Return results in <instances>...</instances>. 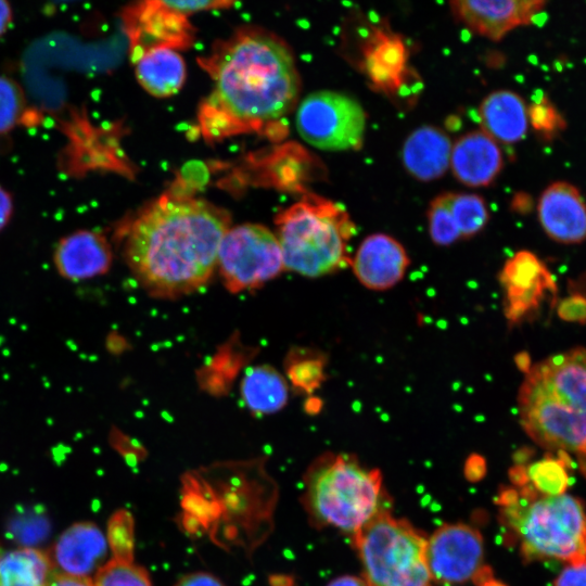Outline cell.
Masks as SVG:
<instances>
[{"mask_svg": "<svg viewBox=\"0 0 586 586\" xmlns=\"http://www.w3.org/2000/svg\"><path fill=\"white\" fill-rule=\"evenodd\" d=\"M327 356L311 347H294L285 357L286 381L297 392L311 395L327 379Z\"/></svg>", "mask_w": 586, "mask_h": 586, "instance_id": "obj_25", "label": "cell"}, {"mask_svg": "<svg viewBox=\"0 0 586 586\" xmlns=\"http://www.w3.org/2000/svg\"><path fill=\"white\" fill-rule=\"evenodd\" d=\"M553 586H586V564L566 565L556 578Z\"/></svg>", "mask_w": 586, "mask_h": 586, "instance_id": "obj_35", "label": "cell"}, {"mask_svg": "<svg viewBox=\"0 0 586 586\" xmlns=\"http://www.w3.org/2000/svg\"><path fill=\"white\" fill-rule=\"evenodd\" d=\"M524 203L530 205V198L526 194L520 193L513 200V208L519 212H524V209H528V207H526Z\"/></svg>", "mask_w": 586, "mask_h": 586, "instance_id": "obj_41", "label": "cell"}, {"mask_svg": "<svg viewBox=\"0 0 586 586\" xmlns=\"http://www.w3.org/2000/svg\"><path fill=\"white\" fill-rule=\"evenodd\" d=\"M366 113L354 98L330 90L308 94L296 112V128L309 144L327 151L359 150Z\"/></svg>", "mask_w": 586, "mask_h": 586, "instance_id": "obj_9", "label": "cell"}, {"mask_svg": "<svg viewBox=\"0 0 586 586\" xmlns=\"http://www.w3.org/2000/svg\"><path fill=\"white\" fill-rule=\"evenodd\" d=\"M136 15L142 31L156 47H181L190 39L189 23L177 1H151L137 9ZM155 48V47H154Z\"/></svg>", "mask_w": 586, "mask_h": 586, "instance_id": "obj_23", "label": "cell"}, {"mask_svg": "<svg viewBox=\"0 0 586 586\" xmlns=\"http://www.w3.org/2000/svg\"><path fill=\"white\" fill-rule=\"evenodd\" d=\"M51 523L41 507L14 512L7 524L10 538L25 548L40 545L50 535Z\"/></svg>", "mask_w": 586, "mask_h": 586, "instance_id": "obj_26", "label": "cell"}, {"mask_svg": "<svg viewBox=\"0 0 586 586\" xmlns=\"http://www.w3.org/2000/svg\"><path fill=\"white\" fill-rule=\"evenodd\" d=\"M93 586H152L148 572L133 561L111 559L100 566Z\"/></svg>", "mask_w": 586, "mask_h": 586, "instance_id": "obj_29", "label": "cell"}, {"mask_svg": "<svg viewBox=\"0 0 586 586\" xmlns=\"http://www.w3.org/2000/svg\"><path fill=\"white\" fill-rule=\"evenodd\" d=\"M482 586H502V585L486 579L485 582L482 583Z\"/></svg>", "mask_w": 586, "mask_h": 586, "instance_id": "obj_43", "label": "cell"}, {"mask_svg": "<svg viewBox=\"0 0 586 586\" xmlns=\"http://www.w3.org/2000/svg\"><path fill=\"white\" fill-rule=\"evenodd\" d=\"M53 569L42 550L8 549L0 544V586H48Z\"/></svg>", "mask_w": 586, "mask_h": 586, "instance_id": "obj_24", "label": "cell"}, {"mask_svg": "<svg viewBox=\"0 0 586 586\" xmlns=\"http://www.w3.org/2000/svg\"><path fill=\"white\" fill-rule=\"evenodd\" d=\"M112 260V249L106 238L85 229L63 237L53 254L56 271L69 281L103 276L110 270Z\"/></svg>", "mask_w": 586, "mask_h": 586, "instance_id": "obj_16", "label": "cell"}, {"mask_svg": "<svg viewBox=\"0 0 586 586\" xmlns=\"http://www.w3.org/2000/svg\"><path fill=\"white\" fill-rule=\"evenodd\" d=\"M13 214V199L0 184V231L9 224Z\"/></svg>", "mask_w": 586, "mask_h": 586, "instance_id": "obj_37", "label": "cell"}, {"mask_svg": "<svg viewBox=\"0 0 586 586\" xmlns=\"http://www.w3.org/2000/svg\"><path fill=\"white\" fill-rule=\"evenodd\" d=\"M532 127L546 138H551L565 126L564 119L546 97H542L527 109Z\"/></svg>", "mask_w": 586, "mask_h": 586, "instance_id": "obj_34", "label": "cell"}, {"mask_svg": "<svg viewBox=\"0 0 586 586\" xmlns=\"http://www.w3.org/2000/svg\"><path fill=\"white\" fill-rule=\"evenodd\" d=\"M500 518L531 560L557 559L568 565L586 564V510L569 494L545 495L531 484L499 495Z\"/></svg>", "mask_w": 586, "mask_h": 586, "instance_id": "obj_4", "label": "cell"}, {"mask_svg": "<svg viewBox=\"0 0 586 586\" xmlns=\"http://www.w3.org/2000/svg\"><path fill=\"white\" fill-rule=\"evenodd\" d=\"M449 208L461 238L474 237L488 221L486 203L477 194L449 192Z\"/></svg>", "mask_w": 586, "mask_h": 586, "instance_id": "obj_27", "label": "cell"}, {"mask_svg": "<svg viewBox=\"0 0 586 586\" xmlns=\"http://www.w3.org/2000/svg\"><path fill=\"white\" fill-rule=\"evenodd\" d=\"M13 12L9 2L0 0V37L8 30L12 23Z\"/></svg>", "mask_w": 586, "mask_h": 586, "instance_id": "obj_39", "label": "cell"}, {"mask_svg": "<svg viewBox=\"0 0 586 586\" xmlns=\"http://www.w3.org/2000/svg\"><path fill=\"white\" fill-rule=\"evenodd\" d=\"M216 268L225 288L233 294L259 289L285 269L277 237L255 224L227 230L219 244Z\"/></svg>", "mask_w": 586, "mask_h": 586, "instance_id": "obj_8", "label": "cell"}, {"mask_svg": "<svg viewBox=\"0 0 586 586\" xmlns=\"http://www.w3.org/2000/svg\"><path fill=\"white\" fill-rule=\"evenodd\" d=\"M454 16L473 33L499 40L512 29L528 25L546 2L540 0H456Z\"/></svg>", "mask_w": 586, "mask_h": 586, "instance_id": "obj_13", "label": "cell"}, {"mask_svg": "<svg viewBox=\"0 0 586 586\" xmlns=\"http://www.w3.org/2000/svg\"><path fill=\"white\" fill-rule=\"evenodd\" d=\"M174 586H225L215 575L206 572H196L182 576Z\"/></svg>", "mask_w": 586, "mask_h": 586, "instance_id": "obj_36", "label": "cell"}, {"mask_svg": "<svg viewBox=\"0 0 586 586\" xmlns=\"http://www.w3.org/2000/svg\"><path fill=\"white\" fill-rule=\"evenodd\" d=\"M247 349V347L240 346L238 340L229 341L218 349L216 355L211 359L209 365L207 364L208 366L203 368L199 380L220 371L221 373L212 393L215 395L225 394L229 384L225 372H232L233 375L237 374L239 368L242 366L244 352Z\"/></svg>", "mask_w": 586, "mask_h": 586, "instance_id": "obj_30", "label": "cell"}, {"mask_svg": "<svg viewBox=\"0 0 586 586\" xmlns=\"http://www.w3.org/2000/svg\"><path fill=\"white\" fill-rule=\"evenodd\" d=\"M577 459H578V463H579V469H581L582 473L586 476V450L583 451L582 454H579L577 456Z\"/></svg>", "mask_w": 586, "mask_h": 586, "instance_id": "obj_42", "label": "cell"}, {"mask_svg": "<svg viewBox=\"0 0 586 586\" xmlns=\"http://www.w3.org/2000/svg\"><path fill=\"white\" fill-rule=\"evenodd\" d=\"M140 85L153 95L167 97L182 86L186 67L182 58L173 49L155 47L143 52L136 65Z\"/></svg>", "mask_w": 586, "mask_h": 586, "instance_id": "obj_21", "label": "cell"}, {"mask_svg": "<svg viewBox=\"0 0 586 586\" xmlns=\"http://www.w3.org/2000/svg\"><path fill=\"white\" fill-rule=\"evenodd\" d=\"M425 558L433 581L462 584L486 577L479 531L463 523L444 524L426 538Z\"/></svg>", "mask_w": 586, "mask_h": 586, "instance_id": "obj_10", "label": "cell"}, {"mask_svg": "<svg viewBox=\"0 0 586 586\" xmlns=\"http://www.w3.org/2000/svg\"><path fill=\"white\" fill-rule=\"evenodd\" d=\"M275 224L285 269L318 278L351 267L347 246L356 225L340 203L307 193Z\"/></svg>", "mask_w": 586, "mask_h": 586, "instance_id": "obj_5", "label": "cell"}, {"mask_svg": "<svg viewBox=\"0 0 586 586\" xmlns=\"http://www.w3.org/2000/svg\"><path fill=\"white\" fill-rule=\"evenodd\" d=\"M133 519L126 510L114 512L107 524V545L113 552V559L133 561Z\"/></svg>", "mask_w": 586, "mask_h": 586, "instance_id": "obj_32", "label": "cell"}, {"mask_svg": "<svg viewBox=\"0 0 586 586\" xmlns=\"http://www.w3.org/2000/svg\"><path fill=\"white\" fill-rule=\"evenodd\" d=\"M483 131L495 141L514 143L527 131V107L523 99L509 90L489 93L479 109Z\"/></svg>", "mask_w": 586, "mask_h": 586, "instance_id": "obj_20", "label": "cell"}, {"mask_svg": "<svg viewBox=\"0 0 586 586\" xmlns=\"http://www.w3.org/2000/svg\"><path fill=\"white\" fill-rule=\"evenodd\" d=\"M215 89L201 120L213 133L259 129L280 119L296 101L300 78L288 48L256 33L237 36L212 65ZM225 131V132H226Z\"/></svg>", "mask_w": 586, "mask_h": 586, "instance_id": "obj_2", "label": "cell"}, {"mask_svg": "<svg viewBox=\"0 0 586 586\" xmlns=\"http://www.w3.org/2000/svg\"><path fill=\"white\" fill-rule=\"evenodd\" d=\"M428 221L430 237L437 245L447 246L461 238L449 208V192L440 194L431 202Z\"/></svg>", "mask_w": 586, "mask_h": 586, "instance_id": "obj_31", "label": "cell"}, {"mask_svg": "<svg viewBox=\"0 0 586 586\" xmlns=\"http://www.w3.org/2000/svg\"><path fill=\"white\" fill-rule=\"evenodd\" d=\"M409 263L402 243L385 233H374L362 240L351 267L365 288L385 291L405 277Z\"/></svg>", "mask_w": 586, "mask_h": 586, "instance_id": "obj_14", "label": "cell"}, {"mask_svg": "<svg viewBox=\"0 0 586 586\" xmlns=\"http://www.w3.org/2000/svg\"><path fill=\"white\" fill-rule=\"evenodd\" d=\"M359 66L374 91L387 97L405 95L416 87L408 67L409 52L403 38L383 27H372L360 47Z\"/></svg>", "mask_w": 586, "mask_h": 586, "instance_id": "obj_11", "label": "cell"}, {"mask_svg": "<svg viewBox=\"0 0 586 586\" xmlns=\"http://www.w3.org/2000/svg\"><path fill=\"white\" fill-rule=\"evenodd\" d=\"M107 540L91 522H79L64 531L52 549V564L60 574L87 577L103 561Z\"/></svg>", "mask_w": 586, "mask_h": 586, "instance_id": "obj_17", "label": "cell"}, {"mask_svg": "<svg viewBox=\"0 0 586 586\" xmlns=\"http://www.w3.org/2000/svg\"><path fill=\"white\" fill-rule=\"evenodd\" d=\"M537 212L543 229L555 241L586 240V203L574 186L563 181L548 186L539 198Z\"/></svg>", "mask_w": 586, "mask_h": 586, "instance_id": "obj_15", "label": "cell"}, {"mask_svg": "<svg viewBox=\"0 0 586 586\" xmlns=\"http://www.w3.org/2000/svg\"><path fill=\"white\" fill-rule=\"evenodd\" d=\"M382 474L356 458L326 453L304 475L303 505L317 527L331 526L355 535L380 510Z\"/></svg>", "mask_w": 586, "mask_h": 586, "instance_id": "obj_6", "label": "cell"}, {"mask_svg": "<svg viewBox=\"0 0 586 586\" xmlns=\"http://www.w3.org/2000/svg\"><path fill=\"white\" fill-rule=\"evenodd\" d=\"M21 86L10 77L0 75V135L11 131L25 109Z\"/></svg>", "mask_w": 586, "mask_h": 586, "instance_id": "obj_33", "label": "cell"}, {"mask_svg": "<svg viewBox=\"0 0 586 586\" xmlns=\"http://www.w3.org/2000/svg\"><path fill=\"white\" fill-rule=\"evenodd\" d=\"M499 281L505 293V317L511 324L528 319L555 286L545 265L528 251H519L506 262Z\"/></svg>", "mask_w": 586, "mask_h": 586, "instance_id": "obj_12", "label": "cell"}, {"mask_svg": "<svg viewBox=\"0 0 586 586\" xmlns=\"http://www.w3.org/2000/svg\"><path fill=\"white\" fill-rule=\"evenodd\" d=\"M564 453H559L558 458H545L531 464L525 477H528L530 484L539 493L545 495L563 494L566 487Z\"/></svg>", "mask_w": 586, "mask_h": 586, "instance_id": "obj_28", "label": "cell"}, {"mask_svg": "<svg viewBox=\"0 0 586 586\" xmlns=\"http://www.w3.org/2000/svg\"><path fill=\"white\" fill-rule=\"evenodd\" d=\"M229 217L211 204L163 195L118 232L122 255L152 297L176 300L205 286L217 266Z\"/></svg>", "mask_w": 586, "mask_h": 586, "instance_id": "obj_1", "label": "cell"}, {"mask_svg": "<svg viewBox=\"0 0 586 586\" xmlns=\"http://www.w3.org/2000/svg\"><path fill=\"white\" fill-rule=\"evenodd\" d=\"M451 142L448 136L433 126H422L406 139L402 160L407 171L420 181L443 176L449 164Z\"/></svg>", "mask_w": 586, "mask_h": 586, "instance_id": "obj_19", "label": "cell"}, {"mask_svg": "<svg viewBox=\"0 0 586 586\" xmlns=\"http://www.w3.org/2000/svg\"><path fill=\"white\" fill-rule=\"evenodd\" d=\"M368 586H433L426 538L384 508L352 536Z\"/></svg>", "mask_w": 586, "mask_h": 586, "instance_id": "obj_7", "label": "cell"}, {"mask_svg": "<svg viewBox=\"0 0 586 586\" xmlns=\"http://www.w3.org/2000/svg\"><path fill=\"white\" fill-rule=\"evenodd\" d=\"M245 407L255 415H270L281 410L288 403L286 379L269 365L246 369L240 386Z\"/></svg>", "mask_w": 586, "mask_h": 586, "instance_id": "obj_22", "label": "cell"}, {"mask_svg": "<svg viewBox=\"0 0 586 586\" xmlns=\"http://www.w3.org/2000/svg\"><path fill=\"white\" fill-rule=\"evenodd\" d=\"M48 586H93L89 577H76L54 572Z\"/></svg>", "mask_w": 586, "mask_h": 586, "instance_id": "obj_38", "label": "cell"}, {"mask_svg": "<svg viewBox=\"0 0 586 586\" xmlns=\"http://www.w3.org/2000/svg\"><path fill=\"white\" fill-rule=\"evenodd\" d=\"M327 586H368L362 577L343 575L331 581Z\"/></svg>", "mask_w": 586, "mask_h": 586, "instance_id": "obj_40", "label": "cell"}, {"mask_svg": "<svg viewBox=\"0 0 586 586\" xmlns=\"http://www.w3.org/2000/svg\"><path fill=\"white\" fill-rule=\"evenodd\" d=\"M521 426L539 446L559 453L586 450V348L531 366L518 395Z\"/></svg>", "mask_w": 586, "mask_h": 586, "instance_id": "obj_3", "label": "cell"}, {"mask_svg": "<svg viewBox=\"0 0 586 586\" xmlns=\"http://www.w3.org/2000/svg\"><path fill=\"white\" fill-rule=\"evenodd\" d=\"M450 165L455 177L469 187L489 186L504 161L497 142L483 130L466 133L451 148Z\"/></svg>", "mask_w": 586, "mask_h": 586, "instance_id": "obj_18", "label": "cell"}]
</instances>
